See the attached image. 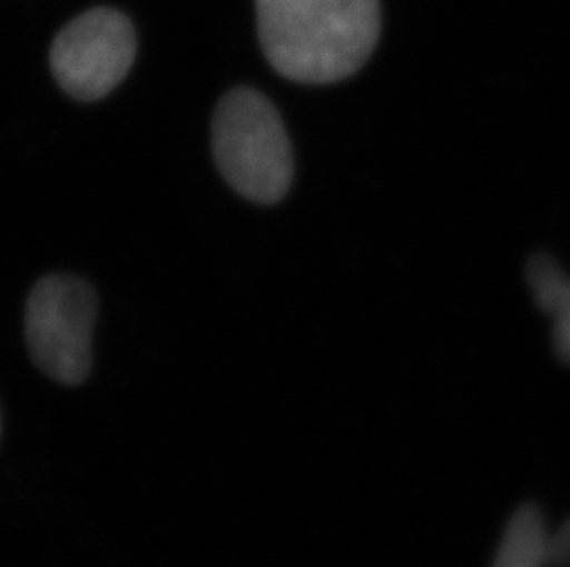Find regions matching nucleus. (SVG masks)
I'll use <instances>...</instances> for the list:
<instances>
[{"label":"nucleus","mask_w":570,"mask_h":567,"mask_svg":"<svg viewBox=\"0 0 570 567\" xmlns=\"http://www.w3.org/2000/svg\"><path fill=\"white\" fill-rule=\"evenodd\" d=\"M255 10L268 63L305 86L356 74L381 38V0H255Z\"/></svg>","instance_id":"obj_1"},{"label":"nucleus","mask_w":570,"mask_h":567,"mask_svg":"<svg viewBox=\"0 0 570 567\" xmlns=\"http://www.w3.org/2000/svg\"><path fill=\"white\" fill-rule=\"evenodd\" d=\"M213 153L222 176L258 205L279 203L291 190L294 157L285 123L268 98L238 87L213 117Z\"/></svg>","instance_id":"obj_2"},{"label":"nucleus","mask_w":570,"mask_h":567,"mask_svg":"<svg viewBox=\"0 0 570 567\" xmlns=\"http://www.w3.org/2000/svg\"><path fill=\"white\" fill-rule=\"evenodd\" d=\"M97 295L86 280L50 275L33 286L27 305V345L33 364L63 386L86 380L92 365Z\"/></svg>","instance_id":"obj_3"},{"label":"nucleus","mask_w":570,"mask_h":567,"mask_svg":"<svg viewBox=\"0 0 570 567\" xmlns=\"http://www.w3.org/2000/svg\"><path fill=\"white\" fill-rule=\"evenodd\" d=\"M137 54L134 24L122 11L92 8L61 28L50 69L69 97L97 102L125 80Z\"/></svg>","instance_id":"obj_4"},{"label":"nucleus","mask_w":570,"mask_h":567,"mask_svg":"<svg viewBox=\"0 0 570 567\" xmlns=\"http://www.w3.org/2000/svg\"><path fill=\"white\" fill-rule=\"evenodd\" d=\"M527 275L533 299L554 321L556 352L570 365V280L547 255L533 257Z\"/></svg>","instance_id":"obj_5"},{"label":"nucleus","mask_w":570,"mask_h":567,"mask_svg":"<svg viewBox=\"0 0 570 567\" xmlns=\"http://www.w3.org/2000/svg\"><path fill=\"white\" fill-rule=\"evenodd\" d=\"M547 524L535 505H522L511 516L491 567H549Z\"/></svg>","instance_id":"obj_6"},{"label":"nucleus","mask_w":570,"mask_h":567,"mask_svg":"<svg viewBox=\"0 0 570 567\" xmlns=\"http://www.w3.org/2000/svg\"><path fill=\"white\" fill-rule=\"evenodd\" d=\"M549 567H570V518L547 535Z\"/></svg>","instance_id":"obj_7"}]
</instances>
